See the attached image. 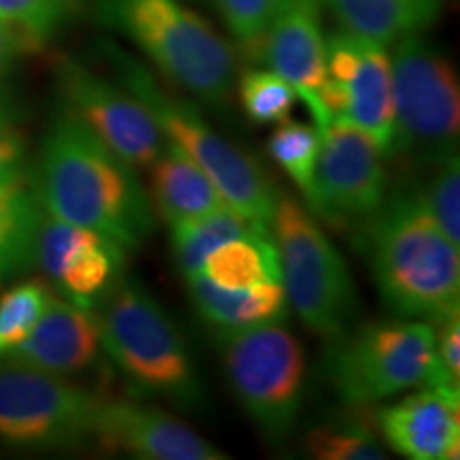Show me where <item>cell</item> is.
Wrapping results in <instances>:
<instances>
[{"label":"cell","mask_w":460,"mask_h":460,"mask_svg":"<svg viewBox=\"0 0 460 460\" xmlns=\"http://www.w3.org/2000/svg\"><path fill=\"white\" fill-rule=\"evenodd\" d=\"M32 186L49 216L96 230L139 250L156 230V214L137 169L109 149L65 107L45 132Z\"/></svg>","instance_id":"1"},{"label":"cell","mask_w":460,"mask_h":460,"mask_svg":"<svg viewBox=\"0 0 460 460\" xmlns=\"http://www.w3.org/2000/svg\"><path fill=\"white\" fill-rule=\"evenodd\" d=\"M382 301L396 318L437 324L460 307V247L418 186L396 188L360 233Z\"/></svg>","instance_id":"2"},{"label":"cell","mask_w":460,"mask_h":460,"mask_svg":"<svg viewBox=\"0 0 460 460\" xmlns=\"http://www.w3.org/2000/svg\"><path fill=\"white\" fill-rule=\"evenodd\" d=\"M101 56L113 71L115 82L147 109L166 146L203 169L228 205L264 228L271 226L278 194L258 160L211 128L194 102L164 90L128 51L113 43H102Z\"/></svg>","instance_id":"3"},{"label":"cell","mask_w":460,"mask_h":460,"mask_svg":"<svg viewBox=\"0 0 460 460\" xmlns=\"http://www.w3.org/2000/svg\"><path fill=\"white\" fill-rule=\"evenodd\" d=\"M94 314L102 349L137 394L183 410L203 405L205 388L186 339L146 286L122 275L94 305Z\"/></svg>","instance_id":"4"},{"label":"cell","mask_w":460,"mask_h":460,"mask_svg":"<svg viewBox=\"0 0 460 460\" xmlns=\"http://www.w3.org/2000/svg\"><path fill=\"white\" fill-rule=\"evenodd\" d=\"M99 15L177 88L211 107L228 101L234 79L233 49L180 0H99Z\"/></svg>","instance_id":"5"},{"label":"cell","mask_w":460,"mask_h":460,"mask_svg":"<svg viewBox=\"0 0 460 460\" xmlns=\"http://www.w3.org/2000/svg\"><path fill=\"white\" fill-rule=\"evenodd\" d=\"M269 228L288 305L326 341L348 332L358 315V296L341 252L318 217L296 199L278 197Z\"/></svg>","instance_id":"6"},{"label":"cell","mask_w":460,"mask_h":460,"mask_svg":"<svg viewBox=\"0 0 460 460\" xmlns=\"http://www.w3.org/2000/svg\"><path fill=\"white\" fill-rule=\"evenodd\" d=\"M324 371L339 399L371 405L420 386H446L435 352V329L396 318L349 329L331 339Z\"/></svg>","instance_id":"7"},{"label":"cell","mask_w":460,"mask_h":460,"mask_svg":"<svg viewBox=\"0 0 460 460\" xmlns=\"http://www.w3.org/2000/svg\"><path fill=\"white\" fill-rule=\"evenodd\" d=\"M394 141L390 156L437 163L458 149L460 90L450 60L420 34L393 43Z\"/></svg>","instance_id":"8"},{"label":"cell","mask_w":460,"mask_h":460,"mask_svg":"<svg viewBox=\"0 0 460 460\" xmlns=\"http://www.w3.org/2000/svg\"><path fill=\"white\" fill-rule=\"evenodd\" d=\"M230 390L252 422L271 441L295 429L305 393V352L281 324L220 332Z\"/></svg>","instance_id":"9"},{"label":"cell","mask_w":460,"mask_h":460,"mask_svg":"<svg viewBox=\"0 0 460 460\" xmlns=\"http://www.w3.org/2000/svg\"><path fill=\"white\" fill-rule=\"evenodd\" d=\"M101 401L68 377L0 356V444L22 450L92 444Z\"/></svg>","instance_id":"10"},{"label":"cell","mask_w":460,"mask_h":460,"mask_svg":"<svg viewBox=\"0 0 460 460\" xmlns=\"http://www.w3.org/2000/svg\"><path fill=\"white\" fill-rule=\"evenodd\" d=\"M386 156L367 132L343 119L320 130L307 209L332 228L362 233L388 197Z\"/></svg>","instance_id":"11"},{"label":"cell","mask_w":460,"mask_h":460,"mask_svg":"<svg viewBox=\"0 0 460 460\" xmlns=\"http://www.w3.org/2000/svg\"><path fill=\"white\" fill-rule=\"evenodd\" d=\"M320 102L331 119H343L367 132L390 158L394 101L386 45L345 31L326 37V82Z\"/></svg>","instance_id":"12"},{"label":"cell","mask_w":460,"mask_h":460,"mask_svg":"<svg viewBox=\"0 0 460 460\" xmlns=\"http://www.w3.org/2000/svg\"><path fill=\"white\" fill-rule=\"evenodd\" d=\"M58 88L62 107L135 169H149L164 152L166 141L158 124L118 82L65 60L58 66Z\"/></svg>","instance_id":"13"},{"label":"cell","mask_w":460,"mask_h":460,"mask_svg":"<svg viewBox=\"0 0 460 460\" xmlns=\"http://www.w3.org/2000/svg\"><path fill=\"white\" fill-rule=\"evenodd\" d=\"M126 250L96 230L77 226L45 211L34 247V267H41L62 298L85 309L105 296L122 278Z\"/></svg>","instance_id":"14"},{"label":"cell","mask_w":460,"mask_h":460,"mask_svg":"<svg viewBox=\"0 0 460 460\" xmlns=\"http://www.w3.org/2000/svg\"><path fill=\"white\" fill-rule=\"evenodd\" d=\"M92 444L143 460H226L228 454L181 420L135 401H101Z\"/></svg>","instance_id":"15"},{"label":"cell","mask_w":460,"mask_h":460,"mask_svg":"<svg viewBox=\"0 0 460 460\" xmlns=\"http://www.w3.org/2000/svg\"><path fill=\"white\" fill-rule=\"evenodd\" d=\"M320 7L322 0H281L261 41L264 62L296 90L318 130L331 122L320 102L326 82V37Z\"/></svg>","instance_id":"16"},{"label":"cell","mask_w":460,"mask_h":460,"mask_svg":"<svg viewBox=\"0 0 460 460\" xmlns=\"http://www.w3.org/2000/svg\"><path fill=\"white\" fill-rule=\"evenodd\" d=\"M377 427L390 450L410 460L460 456V390L420 386L377 411Z\"/></svg>","instance_id":"17"},{"label":"cell","mask_w":460,"mask_h":460,"mask_svg":"<svg viewBox=\"0 0 460 460\" xmlns=\"http://www.w3.org/2000/svg\"><path fill=\"white\" fill-rule=\"evenodd\" d=\"M101 329L94 309L51 295L28 335L0 356L22 365L71 377L90 371L101 356Z\"/></svg>","instance_id":"18"},{"label":"cell","mask_w":460,"mask_h":460,"mask_svg":"<svg viewBox=\"0 0 460 460\" xmlns=\"http://www.w3.org/2000/svg\"><path fill=\"white\" fill-rule=\"evenodd\" d=\"M186 286L200 318L217 332L281 324L290 307L279 279L250 288H220L205 275L192 273L186 275Z\"/></svg>","instance_id":"19"},{"label":"cell","mask_w":460,"mask_h":460,"mask_svg":"<svg viewBox=\"0 0 460 460\" xmlns=\"http://www.w3.org/2000/svg\"><path fill=\"white\" fill-rule=\"evenodd\" d=\"M149 171V200L154 214L169 226L228 205L207 172L171 146L164 147Z\"/></svg>","instance_id":"20"},{"label":"cell","mask_w":460,"mask_h":460,"mask_svg":"<svg viewBox=\"0 0 460 460\" xmlns=\"http://www.w3.org/2000/svg\"><path fill=\"white\" fill-rule=\"evenodd\" d=\"M341 31L382 45L410 34H422L435 24L441 0H322Z\"/></svg>","instance_id":"21"},{"label":"cell","mask_w":460,"mask_h":460,"mask_svg":"<svg viewBox=\"0 0 460 460\" xmlns=\"http://www.w3.org/2000/svg\"><path fill=\"white\" fill-rule=\"evenodd\" d=\"M45 214L26 171L0 181V275L34 267V247Z\"/></svg>","instance_id":"22"},{"label":"cell","mask_w":460,"mask_h":460,"mask_svg":"<svg viewBox=\"0 0 460 460\" xmlns=\"http://www.w3.org/2000/svg\"><path fill=\"white\" fill-rule=\"evenodd\" d=\"M169 228L172 256H175V262L181 269L183 278L199 273L203 269L207 256L226 241L247 237V234L271 233L262 224L250 220L230 205L220 207L211 214L194 217V220L172 224Z\"/></svg>","instance_id":"23"},{"label":"cell","mask_w":460,"mask_h":460,"mask_svg":"<svg viewBox=\"0 0 460 460\" xmlns=\"http://www.w3.org/2000/svg\"><path fill=\"white\" fill-rule=\"evenodd\" d=\"M199 273L220 288H250L279 279L278 250L271 233L226 241L207 256Z\"/></svg>","instance_id":"24"},{"label":"cell","mask_w":460,"mask_h":460,"mask_svg":"<svg viewBox=\"0 0 460 460\" xmlns=\"http://www.w3.org/2000/svg\"><path fill=\"white\" fill-rule=\"evenodd\" d=\"M269 156L292 183L301 190L303 199L309 197L314 183L315 163L320 154V130L315 126L292 122L290 118L278 124L267 143Z\"/></svg>","instance_id":"25"},{"label":"cell","mask_w":460,"mask_h":460,"mask_svg":"<svg viewBox=\"0 0 460 460\" xmlns=\"http://www.w3.org/2000/svg\"><path fill=\"white\" fill-rule=\"evenodd\" d=\"M239 99L254 124H279L290 118L298 94L284 77L269 71H247L239 79Z\"/></svg>","instance_id":"26"},{"label":"cell","mask_w":460,"mask_h":460,"mask_svg":"<svg viewBox=\"0 0 460 460\" xmlns=\"http://www.w3.org/2000/svg\"><path fill=\"white\" fill-rule=\"evenodd\" d=\"M305 447L320 460H382L386 458L377 437L362 424H326L309 430Z\"/></svg>","instance_id":"27"},{"label":"cell","mask_w":460,"mask_h":460,"mask_svg":"<svg viewBox=\"0 0 460 460\" xmlns=\"http://www.w3.org/2000/svg\"><path fill=\"white\" fill-rule=\"evenodd\" d=\"M75 7L77 0H0V24L13 28L31 45H41Z\"/></svg>","instance_id":"28"},{"label":"cell","mask_w":460,"mask_h":460,"mask_svg":"<svg viewBox=\"0 0 460 460\" xmlns=\"http://www.w3.org/2000/svg\"><path fill=\"white\" fill-rule=\"evenodd\" d=\"M433 175L427 183H422L424 203H427L430 216L435 217L441 230L450 237L452 243L460 247V163L458 149L446 154L437 160Z\"/></svg>","instance_id":"29"},{"label":"cell","mask_w":460,"mask_h":460,"mask_svg":"<svg viewBox=\"0 0 460 460\" xmlns=\"http://www.w3.org/2000/svg\"><path fill=\"white\" fill-rule=\"evenodd\" d=\"M49 298V288L41 281H24L0 296V354L28 335Z\"/></svg>","instance_id":"30"},{"label":"cell","mask_w":460,"mask_h":460,"mask_svg":"<svg viewBox=\"0 0 460 460\" xmlns=\"http://www.w3.org/2000/svg\"><path fill=\"white\" fill-rule=\"evenodd\" d=\"M279 3L281 0H216L230 32L247 48L261 45Z\"/></svg>","instance_id":"31"},{"label":"cell","mask_w":460,"mask_h":460,"mask_svg":"<svg viewBox=\"0 0 460 460\" xmlns=\"http://www.w3.org/2000/svg\"><path fill=\"white\" fill-rule=\"evenodd\" d=\"M435 329V352L441 379L446 386L460 390V312H454Z\"/></svg>","instance_id":"32"},{"label":"cell","mask_w":460,"mask_h":460,"mask_svg":"<svg viewBox=\"0 0 460 460\" xmlns=\"http://www.w3.org/2000/svg\"><path fill=\"white\" fill-rule=\"evenodd\" d=\"M26 141L13 124L0 126V181L26 171Z\"/></svg>","instance_id":"33"},{"label":"cell","mask_w":460,"mask_h":460,"mask_svg":"<svg viewBox=\"0 0 460 460\" xmlns=\"http://www.w3.org/2000/svg\"><path fill=\"white\" fill-rule=\"evenodd\" d=\"M28 48H32V45L28 43L20 32L0 24V79L4 77V73H7L11 65H13L15 58Z\"/></svg>","instance_id":"34"},{"label":"cell","mask_w":460,"mask_h":460,"mask_svg":"<svg viewBox=\"0 0 460 460\" xmlns=\"http://www.w3.org/2000/svg\"><path fill=\"white\" fill-rule=\"evenodd\" d=\"M13 122V107L7 101V96L0 92V126H9Z\"/></svg>","instance_id":"35"}]
</instances>
